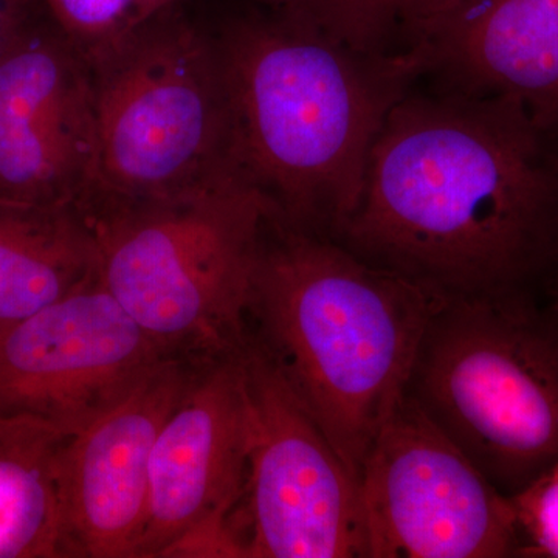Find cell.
<instances>
[{"label": "cell", "instance_id": "obj_14", "mask_svg": "<svg viewBox=\"0 0 558 558\" xmlns=\"http://www.w3.org/2000/svg\"><path fill=\"white\" fill-rule=\"evenodd\" d=\"M86 209L0 197V330L98 277Z\"/></svg>", "mask_w": 558, "mask_h": 558}, {"label": "cell", "instance_id": "obj_5", "mask_svg": "<svg viewBox=\"0 0 558 558\" xmlns=\"http://www.w3.org/2000/svg\"><path fill=\"white\" fill-rule=\"evenodd\" d=\"M405 395L512 497L558 465V304L439 300Z\"/></svg>", "mask_w": 558, "mask_h": 558}, {"label": "cell", "instance_id": "obj_12", "mask_svg": "<svg viewBox=\"0 0 558 558\" xmlns=\"http://www.w3.org/2000/svg\"><path fill=\"white\" fill-rule=\"evenodd\" d=\"M199 365L159 360L69 436L61 472L64 558L135 557L157 436Z\"/></svg>", "mask_w": 558, "mask_h": 558}, {"label": "cell", "instance_id": "obj_4", "mask_svg": "<svg viewBox=\"0 0 558 558\" xmlns=\"http://www.w3.org/2000/svg\"><path fill=\"white\" fill-rule=\"evenodd\" d=\"M86 211L101 284L163 354L202 363L244 347L253 275L277 211L240 172L171 199Z\"/></svg>", "mask_w": 558, "mask_h": 558}, {"label": "cell", "instance_id": "obj_7", "mask_svg": "<svg viewBox=\"0 0 558 558\" xmlns=\"http://www.w3.org/2000/svg\"><path fill=\"white\" fill-rule=\"evenodd\" d=\"M241 359L248 411L245 554L369 558L357 476L250 336Z\"/></svg>", "mask_w": 558, "mask_h": 558}, {"label": "cell", "instance_id": "obj_13", "mask_svg": "<svg viewBox=\"0 0 558 558\" xmlns=\"http://www.w3.org/2000/svg\"><path fill=\"white\" fill-rule=\"evenodd\" d=\"M411 58L442 89L512 98L558 134V0H462Z\"/></svg>", "mask_w": 558, "mask_h": 558}, {"label": "cell", "instance_id": "obj_11", "mask_svg": "<svg viewBox=\"0 0 558 558\" xmlns=\"http://www.w3.org/2000/svg\"><path fill=\"white\" fill-rule=\"evenodd\" d=\"M95 170L90 65L64 36L21 31L0 60V197L83 207Z\"/></svg>", "mask_w": 558, "mask_h": 558}, {"label": "cell", "instance_id": "obj_17", "mask_svg": "<svg viewBox=\"0 0 558 558\" xmlns=\"http://www.w3.org/2000/svg\"><path fill=\"white\" fill-rule=\"evenodd\" d=\"M61 35L90 68L100 64L178 0H43Z\"/></svg>", "mask_w": 558, "mask_h": 558}, {"label": "cell", "instance_id": "obj_16", "mask_svg": "<svg viewBox=\"0 0 558 558\" xmlns=\"http://www.w3.org/2000/svg\"><path fill=\"white\" fill-rule=\"evenodd\" d=\"M281 20L368 57H410L462 0H267Z\"/></svg>", "mask_w": 558, "mask_h": 558}, {"label": "cell", "instance_id": "obj_15", "mask_svg": "<svg viewBox=\"0 0 558 558\" xmlns=\"http://www.w3.org/2000/svg\"><path fill=\"white\" fill-rule=\"evenodd\" d=\"M69 436L0 410V558H64L61 472Z\"/></svg>", "mask_w": 558, "mask_h": 558}, {"label": "cell", "instance_id": "obj_3", "mask_svg": "<svg viewBox=\"0 0 558 558\" xmlns=\"http://www.w3.org/2000/svg\"><path fill=\"white\" fill-rule=\"evenodd\" d=\"M438 301L340 242L270 220L253 275L248 336L359 481L405 396Z\"/></svg>", "mask_w": 558, "mask_h": 558}, {"label": "cell", "instance_id": "obj_8", "mask_svg": "<svg viewBox=\"0 0 558 558\" xmlns=\"http://www.w3.org/2000/svg\"><path fill=\"white\" fill-rule=\"evenodd\" d=\"M369 558L521 557L515 510L403 396L360 472Z\"/></svg>", "mask_w": 558, "mask_h": 558}, {"label": "cell", "instance_id": "obj_1", "mask_svg": "<svg viewBox=\"0 0 558 558\" xmlns=\"http://www.w3.org/2000/svg\"><path fill=\"white\" fill-rule=\"evenodd\" d=\"M438 300L558 304V134L498 95L409 90L337 240Z\"/></svg>", "mask_w": 558, "mask_h": 558}, {"label": "cell", "instance_id": "obj_18", "mask_svg": "<svg viewBox=\"0 0 558 558\" xmlns=\"http://www.w3.org/2000/svg\"><path fill=\"white\" fill-rule=\"evenodd\" d=\"M509 498L515 510L521 557L558 558V465Z\"/></svg>", "mask_w": 558, "mask_h": 558}, {"label": "cell", "instance_id": "obj_10", "mask_svg": "<svg viewBox=\"0 0 558 558\" xmlns=\"http://www.w3.org/2000/svg\"><path fill=\"white\" fill-rule=\"evenodd\" d=\"M163 357L97 277L0 330V410L72 435Z\"/></svg>", "mask_w": 558, "mask_h": 558}, {"label": "cell", "instance_id": "obj_9", "mask_svg": "<svg viewBox=\"0 0 558 558\" xmlns=\"http://www.w3.org/2000/svg\"><path fill=\"white\" fill-rule=\"evenodd\" d=\"M242 348L201 363L165 421L150 458L148 508L134 558L245 557Z\"/></svg>", "mask_w": 558, "mask_h": 558}, {"label": "cell", "instance_id": "obj_19", "mask_svg": "<svg viewBox=\"0 0 558 558\" xmlns=\"http://www.w3.org/2000/svg\"><path fill=\"white\" fill-rule=\"evenodd\" d=\"M20 32V2L0 0V60Z\"/></svg>", "mask_w": 558, "mask_h": 558}, {"label": "cell", "instance_id": "obj_2", "mask_svg": "<svg viewBox=\"0 0 558 558\" xmlns=\"http://www.w3.org/2000/svg\"><path fill=\"white\" fill-rule=\"evenodd\" d=\"M233 159L292 229L337 240L357 208L374 142L418 72L277 16L219 43Z\"/></svg>", "mask_w": 558, "mask_h": 558}, {"label": "cell", "instance_id": "obj_6", "mask_svg": "<svg viewBox=\"0 0 558 558\" xmlns=\"http://www.w3.org/2000/svg\"><path fill=\"white\" fill-rule=\"evenodd\" d=\"M168 14L92 68L97 170L87 205L171 199L240 172L219 43Z\"/></svg>", "mask_w": 558, "mask_h": 558}]
</instances>
